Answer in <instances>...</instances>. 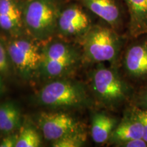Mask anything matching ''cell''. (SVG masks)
Returning a JSON list of instances; mask_svg holds the SVG:
<instances>
[{"mask_svg": "<svg viewBox=\"0 0 147 147\" xmlns=\"http://www.w3.org/2000/svg\"><path fill=\"white\" fill-rule=\"evenodd\" d=\"M37 102L51 110L81 108L89 104L85 88L69 80H53L44 86L37 95Z\"/></svg>", "mask_w": 147, "mask_h": 147, "instance_id": "1", "label": "cell"}, {"mask_svg": "<svg viewBox=\"0 0 147 147\" xmlns=\"http://www.w3.org/2000/svg\"><path fill=\"white\" fill-rule=\"evenodd\" d=\"M59 14L53 0H30L23 10L24 26L34 39L45 41L57 30Z\"/></svg>", "mask_w": 147, "mask_h": 147, "instance_id": "2", "label": "cell"}, {"mask_svg": "<svg viewBox=\"0 0 147 147\" xmlns=\"http://www.w3.org/2000/svg\"><path fill=\"white\" fill-rule=\"evenodd\" d=\"M84 35L82 47L88 60L96 63L115 61L120 51L121 41L113 29L91 27Z\"/></svg>", "mask_w": 147, "mask_h": 147, "instance_id": "3", "label": "cell"}, {"mask_svg": "<svg viewBox=\"0 0 147 147\" xmlns=\"http://www.w3.org/2000/svg\"><path fill=\"white\" fill-rule=\"evenodd\" d=\"M91 88L95 96L107 106L121 104L128 96L127 84L113 69L100 65L92 73Z\"/></svg>", "mask_w": 147, "mask_h": 147, "instance_id": "4", "label": "cell"}, {"mask_svg": "<svg viewBox=\"0 0 147 147\" xmlns=\"http://www.w3.org/2000/svg\"><path fill=\"white\" fill-rule=\"evenodd\" d=\"M79 55L74 48L61 42H52L42 49L39 73L49 78L65 76L77 65Z\"/></svg>", "mask_w": 147, "mask_h": 147, "instance_id": "5", "label": "cell"}, {"mask_svg": "<svg viewBox=\"0 0 147 147\" xmlns=\"http://www.w3.org/2000/svg\"><path fill=\"white\" fill-rule=\"evenodd\" d=\"M6 50L10 62L23 79L29 80L39 73L42 49L34 42L25 38L12 40L7 45Z\"/></svg>", "mask_w": 147, "mask_h": 147, "instance_id": "6", "label": "cell"}, {"mask_svg": "<svg viewBox=\"0 0 147 147\" xmlns=\"http://www.w3.org/2000/svg\"><path fill=\"white\" fill-rule=\"evenodd\" d=\"M38 123L44 138L51 142L71 134L85 133L81 123L63 112H42L38 116Z\"/></svg>", "mask_w": 147, "mask_h": 147, "instance_id": "7", "label": "cell"}, {"mask_svg": "<svg viewBox=\"0 0 147 147\" xmlns=\"http://www.w3.org/2000/svg\"><path fill=\"white\" fill-rule=\"evenodd\" d=\"M91 28L87 14L77 5H71L60 12L57 30L64 36L83 35Z\"/></svg>", "mask_w": 147, "mask_h": 147, "instance_id": "8", "label": "cell"}, {"mask_svg": "<svg viewBox=\"0 0 147 147\" xmlns=\"http://www.w3.org/2000/svg\"><path fill=\"white\" fill-rule=\"evenodd\" d=\"M124 68L127 74L134 78L147 77V40L131 46L124 57Z\"/></svg>", "mask_w": 147, "mask_h": 147, "instance_id": "9", "label": "cell"}, {"mask_svg": "<svg viewBox=\"0 0 147 147\" xmlns=\"http://www.w3.org/2000/svg\"><path fill=\"white\" fill-rule=\"evenodd\" d=\"M23 26V11L15 0H0V27L12 36H19Z\"/></svg>", "mask_w": 147, "mask_h": 147, "instance_id": "10", "label": "cell"}, {"mask_svg": "<svg viewBox=\"0 0 147 147\" xmlns=\"http://www.w3.org/2000/svg\"><path fill=\"white\" fill-rule=\"evenodd\" d=\"M143 127L136 110H134L128 117L123 119L118 126H116L110 140L119 144L134 139L142 138Z\"/></svg>", "mask_w": 147, "mask_h": 147, "instance_id": "11", "label": "cell"}, {"mask_svg": "<svg viewBox=\"0 0 147 147\" xmlns=\"http://www.w3.org/2000/svg\"><path fill=\"white\" fill-rule=\"evenodd\" d=\"M91 12L115 28L121 22V12L115 0H81Z\"/></svg>", "mask_w": 147, "mask_h": 147, "instance_id": "12", "label": "cell"}, {"mask_svg": "<svg viewBox=\"0 0 147 147\" xmlns=\"http://www.w3.org/2000/svg\"><path fill=\"white\" fill-rule=\"evenodd\" d=\"M129 14V30L137 38L147 34V0H125Z\"/></svg>", "mask_w": 147, "mask_h": 147, "instance_id": "13", "label": "cell"}, {"mask_svg": "<svg viewBox=\"0 0 147 147\" xmlns=\"http://www.w3.org/2000/svg\"><path fill=\"white\" fill-rule=\"evenodd\" d=\"M21 110L15 103L8 101L0 104V131L4 134L14 133L21 128Z\"/></svg>", "mask_w": 147, "mask_h": 147, "instance_id": "14", "label": "cell"}, {"mask_svg": "<svg viewBox=\"0 0 147 147\" xmlns=\"http://www.w3.org/2000/svg\"><path fill=\"white\" fill-rule=\"evenodd\" d=\"M117 125V120L104 113H96L91 121V136L97 144H103L110 140Z\"/></svg>", "mask_w": 147, "mask_h": 147, "instance_id": "15", "label": "cell"}, {"mask_svg": "<svg viewBox=\"0 0 147 147\" xmlns=\"http://www.w3.org/2000/svg\"><path fill=\"white\" fill-rule=\"evenodd\" d=\"M41 146V138L34 127H21L16 147H38Z\"/></svg>", "mask_w": 147, "mask_h": 147, "instance_id": "16", "label": "cell"}, {"mask_svg": "<svg viewBox=\"0 0 147 147\" xmlns=\"http://www.w3.org/2000/svg\"><path fill=\"white\" fill-rule=\"evenodd\" d=\"M87 139L85 133L71 134L53 141V147H80L83 146Z\"/></svg>", "mask_w": 147, "mask_h": 147, "instance_id": "17", "label": "cell"}, {"mask_svg": "<svg viewBox=\"0 0 147 147\" xmlns=\"http://www.w3.org/2000/svg\"><path fill=\"white\" fill-rule=\"evenodd\" d=\"M10 61L6 47L0 42V74H8L10 67Z\"/></svg>", "mask_w": 147, "mask_h": 147, "instance_id": "18", "label": "cell"}, {"mask_svg": "<svg viewBox=\"0 0 147 147\" xmlns=\"http://www.w3.org/2000/svg\"><path fill=\"white\" fill-rule=\"evenodd\" d=\"M18 137V134L14 133L5 135L0 142V147H16Z\"/></svg>", "mask_w": 147, "mask_h": 147, "instance_id": "19", "label": "cell"}, {"mask_svg": "<svg viewBox=\"0 0 147 147\" xmlns=\"http://www.w3.org/2000/svg\"><path fill=\"white\" fill-rule=\"evenodd\" d=\"M138 115L140 119L143 127V137L142 138L147 142V109L136 108Z\"/></svg>", "mask_w": 147, "mask_h": 147, "instance_id": "20", "label": "cell"}, {"mask_svg": "<svg viewBox=\"0 0 147 147\" xmlns=\"http://www.w3.org/2000/svg\"><path fill=\"white\" fill-rule=\"evenodd\" d=\"M120 144L126 147H146L147 146V142L143 138L134 139L131 140L127 141Z\"/></svg>", "mask_w": 147, "mask_h": 147, "instance_id": "21", "label": "cell"}, {"mask_svg": "<svg viewBox=\"0 0 147 147\" xmlns=\"http://www.w3.org/2000/svg\"><path fill=\"white\" fill-rule=\"evenodd\" d=\"M138 104L141 109H147V89L140 95Z\"/></svg>", "mask_w": 147, "mask_h": 147, "instance_id": "22", "label": "cell"}, {"mask_svg": "<svg viewBox=\"0 0 147 147\" xmlns=\"http://www.w3.org/2000/svg\"><path fill=\"white\" fill-rule=\"evenodd\" d=\"M5 85L4 83H3V81L2 80V78H1V76L0 75V97L3 95V93H4L5 91Z\"/></svg>", "mask_w": 147, "mask_h": 147, "instance_id": "23", "label": "cell"}]
</instances>
